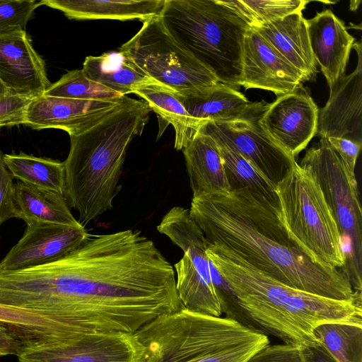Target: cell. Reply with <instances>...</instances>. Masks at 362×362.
Masks as SVG:
<instances>
[{
    "label": "cell",
    "instance_id": "cell-1",
    "mask_svg": "<svg viewBox=\"0 0 362 362\" xmlns=\"http://www.w3.org/2000/svg\"><path fill=\"white\" fill-rule=\"evenodd\" d=\"M22 288L30 309L77 334H134L184 308L173 266L138 230L89 234L65 256L25 269Z\"/></svg>",
    "mask_w": 362,
    "mask_h": 362
},
{
    "label": "cell",
    "instance_id": "cell-2",
    "mask_svg": "<svg viewBox=\"0 0 362 362\" xmlns=\"http://www.w3.org/2000/svg\"><path fill=\"white\" fill-rule=\"evenodd\" d=\"M189 210L207 243L281 284L337 300L361 296L342 270L313 262L289 238L279 212L247 189L192 197Z\"/></svg>",
    "mask_w": 362,
    "mask_h": 362
},
{
    "label": "cell",
    "instance_id": "cell-3",
    "mask_svg": "<svg viewBox=\"0 0 362 362\" xmlns=\"http://www.w3.org/2000/svg\"><path fill=\"white\" fill-rule=\"evenodd\" d=\"M206 254L253 326L285 344L301 347L318 344L314 330L323 323L362 325V297L337 300L293 288L211 243H207Z\"/></svg>",
    "mask_w": 362,
    "mask_h": 362
},
{
    "label": "cell",
    "instance_id": "cell-4",
    "mask_svg": "<svg viewBox=\"0 0 362 362\" xmlns=\"http://www.w3.org/2000/svg\"><path fill=\"white\" fill-rule=\"evenodd\" d=\"M151 111L145 101L124 95L103 119L70 136L65 196L83 226L112 208L128 146L141 134Z\"/></svg>",
    "mask_w": 362,
    "mask_h": 362
},
{
    "label": "cell",
    "instance_id": "cell-5",
    "mask_svg": "<svg viewBox=\"0 0 362 362\" xmlns=\"http://www.w3.org/2000/svg\"><path fill=\"white\" fill-rule=\"evenodd\" d=\"M134 334L141 348L139 362H245L269 344L260 330L185 308L158 316Z\"/></svg>",
    "mask_w": 362,
    "mask_h": 362
},
{
    "label": "cell",
    "instance_id": "cell-6",
    "mask_svg": "<svg viewBox=\"0 0 362 362\" xmlns=\"http://www.w3.org/2000/svg\"><path fill=\"white\" fill-rule=\"evenodd\" d=\"M170 35L218 82L238 90L250 26L219 0H165L160 15Z\"/></svg>",
    "mask_w": 362,
    "mask_h": 362
},
{
    "label": "cell",
    "instance_id": "cell-7",
    "mask_svg": "<svg viewBox=\"0 0 362 362\" xmlns=\"http://www.w3.org/2000/svg\"><path fill=\"white\" fill-rule=\"evenodd\" d=\"M276 189L279 218L289 238L313 262L341 269L345 264L341 237L313 175L295 161Z\"/></svg>",
    "mask_w": 362,
    "mask_h": 362
},
{
    "label": "cell",
    "instance_id": "cell-8",
    "mask_svg": "<svg viewBox=\"0 0 362 362\" xmlns=\"http://www.w3.org/2000/svg\"><path fill=\"white\" fill-rule=\"evenodd\" d=\"M319 184L338 226L345 255L341 269L355 291L362 289V210L355 173L327 139L309 148L300 163Z\"/></svg>",
    "mask_w": 362,
    "mask_h": 362
},
{
    "label": "cell",
    "instance_id": "cell-9",
    "mask_svg": "<svg viewBox=\"0 0 362 362\" xmlns=\"http://www.w3.org/2000/svg\"><path fill=\"white\" fill-rule=\"evenodd\" d=\"M119 49L150 78L180 95L219 83L170 35L160 16L143 22L141 29Z\"/></svg>",
    "mask_w": 362,
    "mask_h": 362
},
{
    "label": "cell",
    "instance_id": "cell-10",
    "mask_svg": "<svg viewBox=\"0 0 362 362\" xmlns=\"http://www.w3.org/2000/svg\"><path fill=\"white\" fill-rule=\"evenodd\" d=\"M141 348L134 334L90 332L50 341L23 343L18 362H139Z\"/></svg>",
    "mask_w": 362,
    "mask_h": 362
},
{
    "label": "cell",
    "instance_id": "cell-11",
    "mask_svg": "<svg viewBox=\"0 0 362 362\" xmlns=\"http://www.w3.org/2000/svg\"><path fill=\"white\" fill-rule=\"evenodd\" d=\"M262 112L232 122H202L197 132L208 135L216 143L235 151L276 185L296 160L281 150L262 129L259 123Z\"/></svg>",
    "mask_w": 362,
    "mask_h": 362
},
{
    "label": "cell",
    "instance_id": "cell-12",
    "mask_svg": "<svg viewBox=\"0 0 362 362\" xmlns=\"http://www.w3.org/2000/svg\"><path fill=\"white\" fill-rule=\"evenodd\" d=\"M318 110L311 96L301 87L268 103L259 123L269 137L296 160L316 135Z\"/></svg>",
    "mask_w": 362,
    "mask_h": 362
},
{
    "label": "cell",
    "instance_id": "cell-13",
    "mask_svg": "<svg viewBox=\"0 0 362 362\" xmlns=\"http://www.w3.org/2000/svg\"><path fill=\"white\" fill-rule=\"evenodd\" d=\"M0 262L4 271L24 269L55 261L80 246L90 233L83 226L30 223Z\"/></svg>",
    "mask_w": 362,
    "mask_h": 362
},
{
    "label": "cell",
    "instance_id": "cell-14",
    "mask_svg": "<svg viewBox=\"0 0 362 362\" xmlns=\"http://www.w3.org/2000/svg\"><path fill=\"white\" fill-rule=\"evenodd\" d=\"M358 63L349 75L341 76L329 88L326 105L318 110L317 133L321 137L346 138L362 144V49L354 43Z\"/></svg>",
    "mask_w": 362,
    "mask_h": 362
},
{
    "label": "cell",
    "instance_id": "cell-15",
    "mask_svg": "<svg viewBox=\"0 0 362 362\" xmlns=\"http://www.w3.org/2000/svg\"><path fill=\"white\" fill-rule=\"evenodd\" d=\"M305 81L304 76L286 62L254 28L247 30L243 44L240 86L269 90L279 96L301 88Z\"/></svg>",
    "mask_w": 362,
    "mask_h": 362
},
{
    "label": "cell",
    "instance_id": "cell-16",
    "mask_svg": "<svg viewBox=\"0 0 362 362\" xmlns=\"http://www.w3.org/2000/svg\"><path fill=\"white\" fill-rule=\"evenodd\" d=\"M0 81L7 91L31 98L51 85L45 62L24 30L0 33Z\"/></svg>",
    "mask_w": 362,
    "mask_h": 362
},
{
    "label": "cell",
    "instance_id": "cell-17",
    "mask_svg": "<svg viewBox=\"0 0 362 362\" xmlns=\"http://www.w3.org/2000/svg\"><path fill=\"white\" fill-rule=\"evenodd\" d=\"M122 99L117 102L84 100L42 95L32 99L25 125L35 129H59L69 136H75L103 119Z\"/></svg>",
    "mask_w": 362,
    "mask_h": 362
},
{
    "label": "cell",
    "instance_id": "cell-18",
    "mask_svg": "<svg viewBox=\"0 0 362 362\" xmlns=\"http://www.w3.org/2000/svg\"><path fill=\"white\" fill-rule=\"evenodd\" d=\"M311 49L329 88L345 74L354 37L330 9L306 20Z\"/></svg>",
    "mask_w": 362,
    "mask_h": 362
},
{
    "label": "cell",
    "instance_id": "cell-19",
    "mask_svg": "<svg viewBox=\"0 0 362 362\" xmlns=\"http://www.w3.org/2000/svg\"><path fill=\"white\" fill-rule=\"evenodd\" d=\"M252 28L306 81L315 78L317 64L311 49L306 19L302 13H292Z\"/></svg>",
    "mask_w": 362,
    "mask_h": 362
},
{
    "label": "cell",
    "instance_id": "cell-20",
    "mask_svg": "<svg viewBox=\"0 0 362 362\" xmlns=\"http://www.w3.org/2000/svg\"><path fill=\"white\" fill-rule=\"evenodd\" d=\"M180 98L189 114L201 123L250 118L261 114L268 104L250 102L237 89L221 83Z\"/></svg>",
    "mask_w": 362,
    "mask_h": 362
},
{
    "label": "cell",
    "instance_id": "cell-21",
    "mask_svg": "<svg viewBox=\"0 0 362 362\" xmlns=\"http://www.w3.org/2000/svg\"><path fill=\"white\" fill-rule=\"evenodd\" d=\"M182 152L192 197L230 192L222 158L212 138L197 132Z\"/></svg>",
    "mask_w": 362,
    "mask_h": 362
},
{
    "label": "cell",
    "instance_id": "cell-22",
    "mask_svg": "<svg viewBox=\"0 0 362 362\" xmlns=\"http://www.w3.org/2000/svg\"><path fill=\"white\" fill-rule=\"evenodd\" d=\"M42 5L61 11L69 19L119 21L142 23L160 16L165 0H42Z\"/></svg>",
    "mask_w": 362,
    "mask_h": 362
},
{
    "label": "cell",
    "instance_id": "cell-23",
    "mask_svg": "<svg viewBox=\"0 0 362 362\" xmlns=\"http://www.w3.org/2000/svg\"><path fill=\"white\" fill-rule=\"evenodd\" d=\"M83 71L91 80L122 95L143 86L157 83L143 71L123 51L86 57Z\"/></svg>",
    "mask_w": 362,
    "mask_h": 362
},
{
    "label": "cell",
    "instance_id": "cell-24",
    "mask_svg": "<svg viewBox=\"0 0 362 362\" xmlns=\"http://www.w3.org/2000/svg\"><path fill=\"white\" fill-rule=\"evenodd\" d=\"M14 201L16 218L23 219L26 224L45 223L83 226L72 215L64 194L19 181L15 184Z\"/></svg>",
    "mask_w": 362,
    "mask_h": 362
},
{
    "label": "cell",
    "instance_id": "cell-25",
    "mask_svg": "<svg viewBox=\"0 0 362 362\" xmlns=\"http://www.w3.org/2000/svg\"><path fill=\"white\" fill-rule=\"evenodd\" d=\"M133 93L141 98L167 125H173L175 148L182 150L196 134L201 122L189 114L180 94L158 83L139 87Z\"/></svg>",
    "mask_w": 362,
    "mask_h": 362
},
{
    "label": "cell",
    "instance_id": "cell-26",
    "mask_svg": "<svg viewBox=\"0 0 362 362\" xmlns=\"http://www.w3.org/2000/svg\"><path fill=\"white\" fill-rule=\"evenodd\" d=\"M174 267L176 290L183 307L192 312L221 317L222 308L211 274L200 272L185 252Z\"/></svg>",
    "mask_w": 362,
    "mask_h": 362
},
{
    "label": "cell",
    "instance_id": "cell-27",
    "mask_svg": "<svg viewBox=\"0 0 362 362\" xmlns=\"http://www.w3.org/2000/svg\"><path fill=\"white\" fill-rule=\"evenodd\" d=\"M0 323L13 329L23 341H50L76 335L62 320L23 308L0 304Z\"/></svg>",
    "mask_w": 362,
    "mask_h": 362
},
{
    "label": "cell",
    "instance_id": "cell-28",
    "mask_svg": "<svg viewBox=\"0 0 362 362\" xmlns=\"http://www.w3.org/2000/svg\"><path fill=\"white\" fill-rule=\"evenodd\" d=\"M218 145L230 187V192L247 189L258 201L275 208L280 214L276 185L262 175L235 151Z\"/></svg>",
    "mask_w": 362,
    "mask_h": 362
},
{
    "label": "cell",
    "instance_id": "cell-29",
    "mask_svg": "<svg viewBox=\"0 0 362 362\" xmlns=\"http://www.w3.org/2000/svg\"><path fill=\"white\" fill-rule=\"evenodd\" d=\"M4 162L13 178L65 195L64 162L23 153L4 154Z\"/></svg>",
    "mask_w": 362,
    "mask_h": 362
},
{
    "label": "cell",
    "instance_id": "cell-30",
    "mask_svg": "<svg viewBox=\"0 0 362 362\" xmlns=\"http://www.w3.org/2000/svg\"><path fill=\"white\" fill-rule=\"evenodd\" d=\"M314 335L337 362H362V325L323 323L315 329Z\"/></svg>",
    "mask_w": 362,
    "mask_h": 362
},
{
    "label": "cell",
    "instance_id": "cell-31",
    "mask_svg": "<svg viewBox=\"0 0 362 362\" xmlns=\"http://www.w3.org/2000/svg\"><path fill=\"white\" fill-rule=\"evenodd\" d=\"M239 15L251 28L302 13L309 1L305 0H219Z\"/></svg>",
    "mask_w": 362,
    "mask_h": 362
},
{
    "label": "cell",
    "instance_id": "cell-32",
    "mask_svg": "<svg viewBox=\"0 0 362 362\" xmlns=\"http://www.w3.org/2000/svg\"><path fill=\"white\" fill-rule=\"evenodd\" d=\"M47 96L84 100L117 102L124 95L89 78L82 69H75L64 74L45 91Z\"/></svg>",
    "mask_w": 362,
    "mask_h": 362
},
{
    "label": "cell",
    "instance_id": "cell-33",
    "mask_svg": "<svg viewBox=\"0 0 362 362\" xmlns=\"http://www.w3.org/2000/svg\"><path fill=\"white\" fill-rule=\"evenodd\" d=\"M42 1L0 0V33L24 30Z\"/></svg>",
    "mask_w": 362,
    "mask_h": 362
},
{
    "label": "cell",
    "instance_id": "cell-34",
    "mask_svg": "<svg viewBox=\"0 0 362 362\" xmlns=\"http://www.w3.org/2000/svg\"><path fill=\"white\" fill-rule=\"evenodd\" d=\"M32 99L7 91L0 98V127L25 124Z\"/></svg>",
    "mask_w": 362,
    "mask_h": 362
},
{
    "label": "cell",
    "instance_id": "cell-35",
    "mask_svg": "<svg viewBox=\"0 0 362 362\" xmlns=\"http://www.w3.org/2000/svg\"><path fill=\"white\" fill-rule=\"evenodd\" d=\"M14 194L13 177L5 164L4 154L0 151V226L6 220L16 218Z\"/></svg>",
    "mask_w": 362,
    "mask_h": 362
},
{
    "label": "cell",
    "instance_id": "cell-36",
    "mask_svg": "<svg viewBox=\"0 0 362 362\" xmlns=\"http://www.w3.org/2000/svg\"><path fill=\"white\" fill-rule=\"evenodd\" d=\"M245 362H304V360L301 346L284 343L268 344Z\"/></svg>",
    "mask_w": 362,
    "mask_h": 362
},
{
    "label": "cell",
    "instance_id": "cell-37",
    "mask_svg": "<svg viewBox=\"0 0 362 362\" xmlns=\"http://www.w3.org/2000/svg\"><path fill=\"white\" fill-rule=\"evenodd\" d=\"M326 139L330 146L339 154L349 170L351 173H355L356 160L362 144L346 138L327 137Z\"/></svg>",
    "mask_w": 362,
    "mask_h": 362
},
{
    "label": "cell",
    "instance_id": "cell-38",
    "mask_svg": "<svg viewBox=\"0 0 362 362\" xmlns=\"http://www.w3.org/2000/svg\"><path fill=\"white\" fill-rule=\"evenodd\" d=\"M23 341L18 334L8 326L0 323V356L18 354Z\"/></svg>",
    "mask_w": 362,
    "mask_h": 362
},
{
    "label": "cell",
    "instance_id": "cell-39",
    "mask_svg": "<svg viewBox=\"0 0 362 362\" xmlns=\"http://www.w3.org/2000/svg\"><path fill=\"white\" fill-rule=\"evenodd\" d=\"M304 362H337L320 344L302 347Z\"/></svg>",
    "mask_w": 362,
    "mask_h": 362
}]
</instances>
